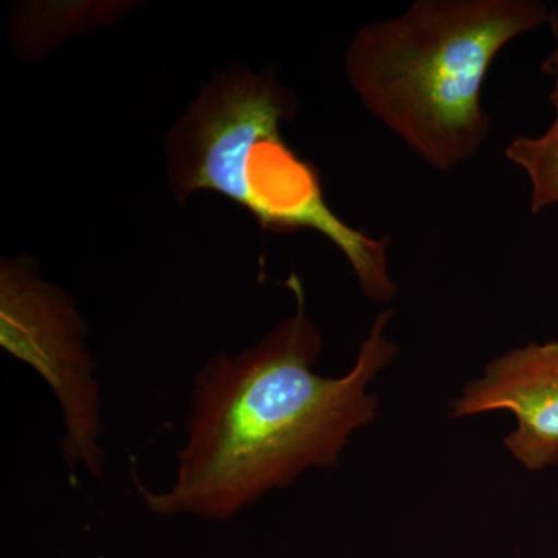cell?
I'll return each instance as SVG.
<instances>
[{
  "mask_svg": "<svg viewBox=\"0 0 558 558\" xmlns=\"http://www.w3.org/2000/svg\"><path fill=\"white\" fill-rule=\"evenodd\" d=\"M288 284L295 314L255 347L211 355L194 376L174 478L157 492L135 480L153 515L233 520L307 470L337 468L352 435L376 418L379 398L368 387L398 354L385 333L392 311L377 315L344 376L325 377L300 279Z\"/></svg>",
  "mask_w": 558,
  "mask_h": 558,
  "instance_id": "cell-1",
  "label": "cell"
},
{
  "mask_svg": "<svg viewBox=\"0 0 558 558\" xmlns=\"http://www.w3.org/2000/svg\"><path fill=\"white\" fill-rule=\"evenodd\" d=\"M550 16L537 0H416L360 28L344 72L371 116L418 159L449 172L490 135L481 95L499 51Z\"/></svg>",
  "mask_w": 558,
  "mask_h": 558,
  "instance_id": "cell-2",
  "label": "cell"
},
{
  "mask_svg": "<svg viewBox=\"0 0 558 558\" xmlns=\"http://www.w3.org/2000/svg\"><path fill=\"white\" fill-rule=\"evenodd\" d=\"M299 106L277 69L255 73L234 64L216 73L165 140L172 194L183 204L199 191H216L248 209L266 231H318L347 256L365 295L392 300L398 288L388 274L389 238L374 240L337 218L323 199L317 170L281 137L282 121Z\"/></svg>",
  "mask_w": 558,
  "mask_h": 558,
  "instance_id": "cell-3",
  "label": "cell"
},
{
  "mask_svg": "<svg viewBox=\"0 0 558 558\" xmlns=\"http://www.w3.org/2000/svg\"><path fill=\"white\" fill-rule=\"evenodd\" d=\"M86 337V323L68 292L44 281L31 260H2L0 347L35 369L53 392L64 422L65 465L101 480L102 395Z\"/></svg>",
  "mask_w": 558,
  "mask_h": 558,
  "instance_id": "cell-4",
  "label": "cell"
},
{
  "mask_svg": "<svg viewBox=\"0 0 558 558\" xmlns=\"http://www.w3.org/2000/svg\"><path fill=\"white\" fill-rule=\"evenodd\" d=\"M450 417L508 410L517 427L506 449L527 470L558 464V340L510 349L492 360L450 405Z\"/></svg>",
  "mask_w": 558,
  "mask_h": 558,
  "instance_id": "cell-5",
  "label": "cell"
},
{
  "mask_svg": "<svg viewBox=\"0 0 558 558\" xmlns=\"http://www.w3.org/2000/svg\"><path fill=\"white\" fill-rule=\"evenodd\" d=\"M549 102L556 117L548 131L539 137L519 135L506 148V157L526 172L531 182L529 207L534 215L558 205V78Z\"/></svg>",
  "mask_w": 558,
  "mask_h": 558,
  "instance_id": "cell-6",
  "label": "cell"
},
{
  "mask_svg": "<svg viewBox=\"0 0 558 558\" xmlns=\"http://www.w3.org/2000/svg\"><path fill=\"white\" fill-rule=\"evenodd\" d=\"M549 25L553 38L556 40V47L550 51L549 57L543 61L542 72L545 73V75L556 76V78H558V11H553Z\"/></svg>",
  "mask_w": 558,
  "mask_h": 558,
  "instance_id": "cell-7",
  "label": "cell"
}]
</instances>
